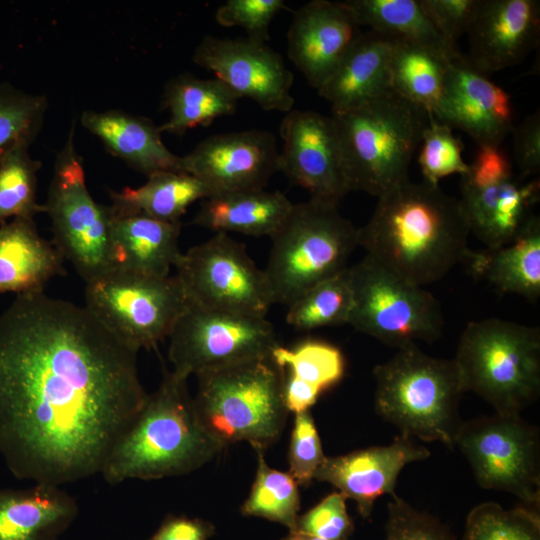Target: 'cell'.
Wrapping results in <instances>:
<instances>
[{
  "instance_id": "cell-1",
  "label": "cell",
  "mask_w": 540,
  "mask_h": 540,
  "mask_svg": "<svg viewBox=\"0 0 540 540\" xmlns=\"http://www.w3.org/2000/svg\"><path fill=\"white\" fill-rule=\"evenodd\" d=\"M138 351L86 306L43 291L0 314V455L61 486L100 473L143 407Z\"/></svg>"
},
{
  "instance_id": "cell-2",
  "label": "cell",
  "mask_w": 540,
  "mask_h": 540,
  "mask_svg": "<svg viewBox=\"0 0 540 540\" xmlns=\"http://www.w3.org/2000/svg\"><path fill=\"white\" fill-rule=\"evenodd\" d=\"M470 228L458 198L439 185L409 179L377 197L358 246L388 270L418 286L442 279L464 262Z\"/></svg>"
},
{
  "instance_id": "cell-3",
  "label": "cell",
  "mask_w": 540,
  "mask_h": 540,
  "mask_svg": "<svg viewBox=\"0 0 540 540\" xmlns=\"http://www.w3.org/2000/svg\"><path fill=\"white\" fill-rule=\"evenodd\" d=\"M187 379L166 370L137 417L109 453L101 475L110 484L193 472L224 448L203 427Z\"/></svg>"
},
{
  "instance_id": "cell-4",
  "label": "cell",
  "mask_w": 540,
  "mask_h": 540,
  "mask_svg": "<svg viewBox=\"0 0 540 540\" xmlns=\"http://www.w3.org/2000/svg\"><path fill=\"white\" fill-rule=\"evenodd\" d=\"M350 191L378 197L409 179L429 115L392 89L348 110L332 112Z\"/></svg>"
},
{
  "instance_id": "cell-5",
  "label": "cell",
  "mask_w": 540,
  "mask_h": 540,
  "mask_svg": "<svg viewBox=\"0 0 540 540\" xmlns=\"http://www.w3.org/2000/svg\"><path fill=\"white\" fill-rule=\"evenodd\" d=\"M373 376L375 410L399 435L454 448L465 392L454 359L435 358L412 345L376 365Z\"/></svg>"
},
{
  "instance_id": "cell-6",
  "label": "cell",
  "mask_w": 540,
  "mask_h": 540,
  "mask_svg": "<svg viewBox=\"0 0 540 540\" xmlns=\"http://www.w3.org/2000/svg\"><path fill=\"white\" fill-rule=\"evenodd\" d=\"M196 376V413L223 448L244 441L264 451L279 438L289 411L284 372L271 356Z\"/></svg>"
},
{
  "instance_id": "cell-7",
  "label": "cell",
  "mask_w": 540,
  "mask_h": 540,
  "mask_svg": "<svg viewBox=\"0 0 540 540\" xmlns=\"http://www.w3.org/2000/svg\"><path fill=\"white\" fill-rule=\"evenodd\" d=\"M466 391L520 415L540 394V329L500 318L469 322L453 358Z\"/></svg>"
},
{
  "instance_id": "cell-8",
  "label": "cell",
  "mask_w": 540,
  "mask_h": 540,
  "mask_svg": "<svg viewBox=\"0 0 540 540\" xmlns=\"http://www.w3.org/2000/svg\"><path fill=\"white\" fill-rule=\"evenodd\" d=\"M338 205L310 198L293 204L270 237L264 276L272 303L289 306L304 292L344 271L358 246V228Z\"/></svg>"
},
{
  "instance_id": "cell-9",
  "label": "cell",
  "mask_w": 540,
  "mask_h": 540,
  "mask_svg": "<svg viewBox=\"0 0 540 540\" xmlns=\"http://www.w3.org/2000/svg\"><path fill=\"white\" fill-rule=\"evenodd\" d=\"M352 308L348 324L388 346L403 349L433 342L443 316L435 297L369 256L349 267Z\"/></svg>"
},
{
  "instance_id": "cell-10",
  "label": "cell",
  "mask_w": 540,
  "mask_h": 540,
  "mask_svg": "<svg viewBox=\"0 0 540 540\" xmlns=\"http://www.w3.org/2000/svg\"><path fill=\"white\" fill-rule=\"evenodd\" d=\"M44 206L52 223L53 244L85 282L113 269L110 207L97 203L89 193L74 144V125L56 157Z\"/></svg>"
},
{
  "instance_id": "cell-11",
  "label": "cell",
  "mask_w": 540,
  "mask_h": 540,
  "mask_svg": "<svg viewBox=\"0 0 540 540\" xmlns=\"http://www.w3.org/2000/svg\"><path fill=\"white\" fill-rule=\"evenodd\" d=\"M85 306L124 343L139 351L169 337L189 305L176 276L112 269L88 282Z\"/></svg>"
},
{
  "instance_id": "cell-12",
  "label": "cell",
  "mask_w": 540,
  "mask_h": 540,
  "mask_svg": "<svg viewBox=\"0 0 540 540\" xmlns=\"http://www.w3.org/2000/svg\"><path fill=\"white\" fill-rule=\"evenodd\" d=\"M478 485L540 503V436L520 415H484L463 421L455 438Z\"/></svg>"
},
{
  "instance_id": "cell-13",
  "label": "cell",
  "mask_w": 540,
  "mask_h": 540,
  "mask_svg": "<svg viewBox=\"0 0 540 540\" xmlns=\"http://www.w3.org/2000/svg\"><path fill=\"white\" fill-rule=\"evenodd\" d=\"M168 338L172 371L185 378L271 356L279 344L272 324L265 317L191 303Z\"/></svg>"
},
{
  "instance_id": "cell-14",
  "label": "cell",
  "mask_w": 540,
  "mask_h": 540,
  "mask_svg": "<svg viewBox=\"0 0 540 540\" xmlns=\"http://www.w3.org/2000/svg\"><path fill=\"white\" fill-rule=\"evenodd\" d=\"M174 267L191 304L257 317L273 304L263 269L227 233L191 247Z\"/></svg>"
},
{
  "instance_id": "cell-15",
  "label": "cell",
  "mask_w": 540,
  "mask_h": 540,
  "mask_svg": "<svg viewBox=\"0 0 540 540\" xmlns=\"http://www.w3.org/2000/svg\"><path fill=\"white\" fill-rule=\"evenodd\" d=\"M193 62L215 74L239 98H250L264 110L293 109V74L282 56L265 43L205 36Z\"/></svg>"
},
{
  "instance_id": "cell-16",
  "label": "cell",
  "mask_w": 540,
  "mask_h": 540,
  "mask_svg": "<svg viewBox=\"0 0 540 540\" xmlns=\"http://www.w3.org/2000/svg\"><path fill=\"white\" fill-rule=\"evenodd\" d=\"M279 172L311 198L338 205L349 192L332 116L291 109L280 125Z\"/></svg>"
},
{
  "instance_id": "cell-17",
  "label": "cell",
  "mask_w": 540,
  "mask_h": 540,
  "mask_svg": "<svg viewBox=\"0 0 540 540\" xmlns=\"http://www.w3.org/2000/svg\"><path fill=\"white\" fill-rule=\"evenodd\" d=\"M279 152L270 131L220 133L181 156L180 171L199 179L211 195L260 190L279 171Z\"/></svg>"
},
{
  "instance_id": "cell-18",
  "label": "cell",
  "mask_w": 540,
  "mask_h": 540,
  "mask_svg": "<svg viewBox=\"0 0 540 540\" xmlns=\"http://www.w3.org/2000/svg\"><path fill=\"white\" fill-rule=\"evenodd\" d=\"M432 116L451 129L464 131L478 146H499L514 127L510 96L460 52L449 59Z\"/></svg>"
},
{
  "instance_id": "cell-19",
  "label": "cell",
  "mask_w": 540,
  "mask_h": 540,
  "mask_svg": "<svg viewBox=\"0 0 540 540\" xmlns=\"http://www.w3.org/2000/svg\"><path fill=\"white\" fill-rule=\"evenodd\" d=\"M361 33L343 1L313 0L293 15L287 32L288 56L318 90Z\"/></svg>"
},
{
  "instance_id": "cell-20",
  "label": "cell",
  "mask_w": 540,
  "mask_h": 540,
  "mask_svg": "<svg viewBox=\"0 0 540 540\" xmlns=\"http://www.w3.org/2000/svg\"><path fill=\"white\" fill-rule=\"evenodd\" d=\"M466 34V57L483 74L519 64L539 44L540 1L479 0Z\"/></svg>"
},
{
  "instance_id": "cell-21",
  "label": "cell",
  "mask_w": 540,
  "mask_h": 540,
  "mask_svg": "<svg viewBox=\"0 0 540 540\" xmlns=\"http://www.w3.org/2000/svg\"><path fill=\"white\" fill-rule=\"evenodd\" d=\"M429 456L430 451L414 439L398 435L389 445L326 456L314 479L331 484L346 499L356 503L363 518H368L379 497L396 494V482L402 469Z\"/></svg>"
},
{
  "instance_id": "cell-22",
  "label": "cell",
  "mask_w": 540,
  "mask_h": 540,
  "mask_svg": "<svg viewBox=\"0 0 540 540\" xmlns=\"http://www.w3.org/2000/svg\"><path fill=\"white\" fill-rule=\"evenodd\" d=\"M539 197L538 179L523 182L511 178L482 187L461 184L459 201L470 233L486 248H496L517 236Z\"/></svg>"
},
{
  "instance_id": "cell-23",
  "label": "cell",
  "mask_w": 540,
  "mask_h": 540,
  "mask_svg": "<svg viewBox=\"0 0 540 540\" xmlns=\"http://www.w3.org/2000/svg\"><path fill=\"white\" fill-rule=\"evenodd\" d=\"M397 39L372 30L360 34L317 90L331 103L332 112L351 109L391 89L389 65Z\"/></svg>"
},
{
  "instance_id": "cell-24",
  "label": "cell",
  "mask_w": 540,
  "mask_h": 540,
  "mask_svg": "<svg viewBox=\"0 0 540 540\" xmlns=\"http://www.w3.org/2000/svg\"><path fill=\"white\" fill-rule=\"evenodd\" d=\"M113 269L165 277L181 252V222H168L143 214L116 212L110 207Z\"/></svg>"
},
{
  "instance_id": "cell-25",
  "label": "cell",
  "mask_w": 540,
  "mask_h": 540,
  "mask_svg": "<svg viewBox=\"0 0 540 540\" xmlns=\"http://www.w3.org/2000/svg\"><path fill=\"white\" fill-rule=\"evenodd\" d=\"M78 511L75 498L57 485L0 489V540H58Z\"/></svg>"
},
{
  "instance_id": "cell-26",
  "label": "cell",
  "mask_w": 540,
  "mask_h": 540,
  "mask_svg": "<svg viewBox=\"0 0 540 540\" xmlns=\"http://www.w3.org/2000/svg\"><path fill=\"white\" fill-rule=\"evenodd\" d=\"M81 124L112 154L147 176L161 171L181 172V156L166 147L159 126L148 118L120 110H87L81 115Z\"/></svg>"
},
{
  "instance_id": "cell-27",
  "label": "cell",
  "mask_w": 540,
  "mask_h": 540,
  "mask_svg": "<svg viewBox=\"0 0 540 540\" xmlns=\"http://www.w3.org/2000/svg\"><path fill=\"white\" fill-rule=\"evenodd\" d=\"M63 261L55 245L40 236L33 219L0 224V292L43 291L52 277L64 273Z\"/></svg>"
},
{
  "instance_id": "cell-28",
  "label": "cell",
  "mask_w": 540,
  "mask_h": 540,
  "mask_svg": "<svg viewBox=\"0 0 540 540\" xmlns=\"http://www.w3.org/2000/svg\"><path fill=\"white\" fill-rule=\"evenodd\" d=\"M464 262L471 273L498 291L529 301L540 296V218L531 215L508 244L467 252Z\"/></svg>"
},
{
  "instance_id": "cell-29",
  "label": "cell",
  "mask_w": 540,
  "mask_h": 540,
  "mask_svg": "<svg viewBox=\"0 0 540 540\" xmlns=\"http://www.w3.org/2000/svg\"><path fill=\"white\" fill-rule=\"evenodd\" d=\"M292 205L287 196L277 190L215 194L201 201L192 223L215 233L271 237Z\"/></svg>"
},
{
  "instance_id": "cell-30",
  "label": "cell",
  "mask_w": 540,
  "mask_h": 540,
  "mask_svg": "<svg viewBox=\"0 0 540 540\" xmlns=\"http://www.w3.org/2000/svg\"><path fill=\"white\" fill-rule=\"evenodd\" d=\"M239 99L217 78L201 79L190 73L178 75L165 85L163 100L170 117L159 130L183 134L207 126L218 117L233 114Z\"/></svg>"
},
{
  "instance_id": "cell-31",
  "label": "cell",
  "mask_w": 540,
  "mask_h": 540,
  "mask_svg": "<svg viewBox=\"0 0 540 540\" xmlns=\"http://www.w3.org/2000/svg\"><path fill=\"white\" fill-rule=\"evenodd\" d=\"M114 211L150 216L168 222L180 221L187 208L211 196L210 190L196 177L179 171H161L148 176L137 188L110 190Z\"/></svg>"
},
{
  "instance_id": "cell-32",
  "label": "cell",
  "mask_w": 540,
  "mask_h": 540,
  "mask_svg": "<svg viewBox=\"0 0 540 540\" xmlns=\"http://www.w3.org/2000/svg\"><path fill=\"white\" fill-rule=\"evenodd\" d=\"M451 57L420 44L397 39L389 65L391 89L432 115L442 95Z\"/></svg>"
},
{
  "instance_id": "cell-33",
  "label": "cell",
  "mask_w": 540,
  "mask_h": 540,
  "mask_svg": "<svg viewBox=\"0 0 540 540\" xmlns=\"http://www.w3.org/2000/svg\"><path fill=\"white\" fill-rule=\"evenodd\" d=\"M360 27L433 49L447 56L459 51L438 33L419 0L343 1Z\"/></svg>"
},
{
  "instance_id": "cell-34",
  "label": "cell",
  "mask_w": 540,
  "mask_h": 540,
  "mask_svg": "<svg viewBox=\"0 0 540 540\" xmlns=\"http://www.w3.org/2000/svg\"><path fill=\"white\" fill-rule=\"evenodd\" d=\"M271 357L282 368L285 379L319 395L337 384L345 373V358L341 350L322 340H304L292 348L278 344Z\"/></svg>"
},
{
  "instance_id": "cell-35",
  "label": "cell",
  "mask_w": 540,
  "mask_h": 540,
  "mask_svg": "<svg viewBox=\"0 0 540 540\" xmlns=\"http://www.w3.org/2000/svg\"><path fill=\"white\" fill-rule=\"evenodd\" d=\"M287 307L286 321L299 331L348 324L352 308L349 266L310 288Z\"/></svg>"
},
{
  "instance_id": "cell-36",
  "label": "cell",
  "mask_w": 540,
  "mask_h": 540,
  "mask_svg": "<svg viewBox=\"0 0 540 540\" xmlns=\"http://www.w3.org/2000/svg\"><path fill=\"white\" fill-rule=\"evenodd\" d=\"M255 452L256 476L241 513L279 523L290 531L299 516V484L289 472L269 467L263 450L255 449Z\"/></svg>"
},
{
  "instance_id": "cell-37",
  "label": "cell",
  "mask_w": 540,
  "mask_h": 540,
  "mask_svg": "<svg viewBox=\"0 0 540 540\" xmlns=\"http://www.w3.org/2000/svg\"><path fill=\"white\" fill-rule=\"evenodd\" d=\"M21 143L0 155V224L8 218L33 219L45 206L37 202V173L41 162Z\"/></svg>"
},
{
  "instance_id": "cell-38",
  "label": "cell",
  "mask_w": 540,
  "mask_h": 540,
  "mask_svg": "<svg viewBox=\"0 0 540 540\" xmlns=\"http://www.w3.org/2000/svg\"><path fill=\"white\" fill-rule=\"evenodd\" d=\"M459 540H540V517L525 507L506 509L484 502L467 515Z\"/></svg>"
},
{
  "instance_id": "cell-39",
  "label": "cell",
  "mask_w": 540,
  "mask_h": 540,
  "mask_svg": "<svg viewBox=\"0 0 540 540\" xmlns=\"http://www.w3.org/2000/svg\"><path fill=\"white\" fill-rule=\"evenodd\" d=\"M46 109L45 96L0 84V155L17 144H30L42 127Z\"/></svg>"
},
{
  "instance_id": "cell-40",
  "label": "cell",
  "mask_w": 540,
  "mask_h": 540,
  "mask_svg": "<svg viewBox=\"0 0 540 540\" xmlns=\"http://www.w3.org/2000/svg\"><path fill=\"white\" fill-rule=\"evenodd\" d=\"M418 163L424 181L439 185V180L452 174L464 175L468 164L462 157L463 144L452 129L429 115L423 132Z\"/></svg>"
},
{
  "instance_id": "cell-41",
  "label": "cell",
  "mask_w": 540,
  "mask_h": 540,
  "mask_svg": "<svg viewBox=\"0 0 540 540\" xmlns=\"http://www.w3.org/2000/svg\"><path fill=\"white\" fill-rule=\"evenodd\" d=\"M384 540H459L448 526L397 496L387 505Z\"/></svg>"
},
{
  "instance_id": "cell-42",
  "label": "cell",
  "mask_w": 540,
  "mask_h": 540,
  "mask_svg": "<svg viewBox=\"0 0 540 540\" xmlns=\"http://www.w3.org/2000/svg\"><path fill=\"white\" fill-rule=\"evenodd\" d=\"M325 458L310 410L296 413L288 452L289 473L299 486H308Z\"/></svg>"
},
{
  "instance_id": "cell-43",
  "label": "cell",
  "mask_w": 540,
  "mask_h": 540,
  "mask_svg": "<svg viewBox=\"0 0 540 540\" xmlns=\"http://www.w3.org/2000/svg\"><path fill=\"white\" fill-rule=\"evenodd\" d=\"M284 8L283 0H228L216 10L215 20L223 27H240L246 38L265 43L272 20Z\"/></svg>"
},
{
  "instance_id": "cell-44",
  "label": "cell",
  "mask_w": 540,
  "mask_h": 540,
  "mask_svg": "<svg viewBox=\"0 0 540 540\" xmlns=\"http://www.w3.org/2000/svg\"><path fill=\"white\" fill-rule=\"evenodd\" d=\"M346 498L333 492L296 519L292 530L324 540H349L353 522L348 515Z\"/></svg>"
},
{
  "instance_id": "cell-45",
  "label": "cell",
  "mask_w": 540,
  "mask_h": 540,
  "mask_svg": "<svg viewBox=\"0 0 540 540\" xmlns=\"http://www.w3.org/2000/svg\"><path fill=\"white\" fill-rule=\"evenodd\" d=\"M438 33L450 45L466 34L475 16L479 0H419Z\"/></svg>"
},
{
  "instance_id": "cell-46",
  "label": "cell",
  "mask_w": 540,
  "mask_h": 540,
  "mask_svg": "<svg viewBox=\"0 0 540 540\" xmlns=\"http://www.w3.org/2000/svg\"><path fill=\"white\" fill-rule=\"evenodd\" d=\"M513 178L510 162L497 145H479L461 184L482 187Z\"/></svg>"
},
{
  "instance_id": "cell-47",
  "label": "cell",
  "mask_w": 540,
  "mask_h": 540,
  "mask_svg": "<svg viewBox=\"0 0 540 540\" xmlns=\"http://www.w3.org/2000/svg\"><path fill=\"white\" fill-rule=\"evenodd\" d=\"M513 150L514 158L522 178L540 172V113L539 110L526 116L521 123L514 126Z\"/></svg>"
},
{
  "instance_id": "cell-48",
  "label": "cell",
  "mask_w": 540,
  "mask_h": 540,
  "mask_svg": "<svg viewBox=\"0 0 540 540\" xmlns=\"http://www.w3.org/2000/svg\"><path fill=\"white\" fill-rule=\"evenodd\" d=\"M214 526L205 520L188 517L166 519L149 540H208Z\"/></svg>"
},
{
  "instance_id": "cell-49",
  "label": "cell",
  "mask_w": 540,
  "mask_h": 540,
  "mask_svg": "<svg viewBox=\"0 0 540 540\" xmlns=\"http://www.w3.org/2000/svg\"><path fill=\"white\" fill-rule=\"evenodd\" d=\"M281 540H324L315 536L289 531V533Z\"/></svg>"
},
{
  "instance_id": "cell-50",
  "label": "cell",
  "mask_w": 540,
  "mask_h": 540,
  "mask_svg": "<svg viewBox=\"0 0 540 540\" xmlns=\"http://www.w3.org/2000/svg\"><path fill=\"white\" fill-rule=\"evenodd\" d=\"M350 540V539H349Z\"/></svg>"
}]
</instances>
